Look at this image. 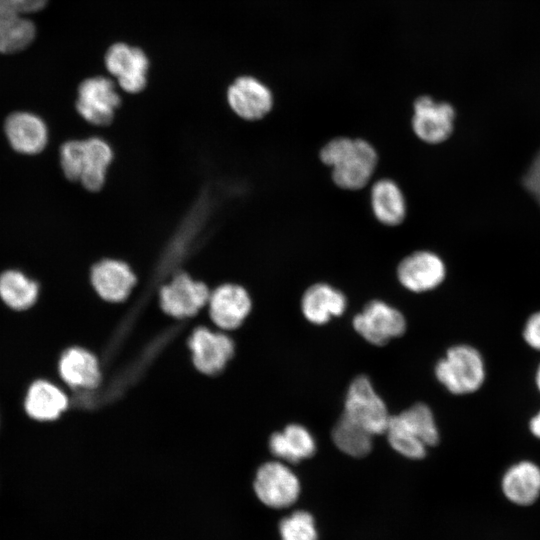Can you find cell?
I'll use <instances>...</instances> for the list:
<instances>
[{"instance_id": "1", "label": "cell", "mask_w": 540, "mask_h": 540, "mask_svg": "<svg viewBox=\"0 0 540 540\" xmlns=\"http://www.w3.org/2000/svg\"><path fill=\"white\" fill-rule=\"evenodd\" d=\"M320 161L331 169L333 183L340 189L357 191L366 187L378 165L375 147L363 138L337 136L319 151Z\"/></svg>"}, {"instance_id": "2", "label": "cell", "mask_w": 540, "mask_h": 540, "mask_svg": "<svg viewBox=\"0 0 540 540\" xmlns=\"http://www.w3.org/2000/svg\"><path fill=\"white\" fill-rule=\"evenodd\" d=\"M437 380L452 394L477 391L485 380L484 360L474 347L456 345L448 349L435 367Z\"/></svg>"}, {"instance_id": "3", "label": "cell", "mask_w": 540, "mask_h": 540, "mask_svg": "<svg viewBox=\"0 0 540 540\" xmlns=\"http://www.w3.org/2000/svg\"><path fill=\"white\" fill-rule=\"evenodd\" d=\"M210 294L211 288L205 282L195 279L185 270L173 274L157 292L160 309L175 320H184L202 312Z\"/></svg>"}, {"instance_id": "4", "label": "cell", "mask_w": 540, "mask_h": 540, "mask_svg": "<svg viewBox=\"0 0 540 540\" xmlns=\"http://www.w3.org/2000/svg\"><path fill=\"white\" fill-rule=\"evenodd\" d=\"M121 103V97L110 79L93 77L79 85L75 107L80 117L98 134L99 130L113 124Z\"/></svg>"}, {"instance_id": "5", "label": "cell", "mask_w": 540, "mask_h": 540, "mask_svg": "<svg viewBox=\"0 0 540 540\" xmlns=\"http://www.w3.org/2000/svg\"><path fill=\"white\" fill-rule=\"evenodd\" d=\"M343 414L372 435L385 433L391 417L384 401L363 375L351 382Z\"/></svg>"}, {"instance_id": "6", "label": "cell", "mask_w": 540, "mask_h": 540, "mask_svg": "<svg viewBox=\"0 0 540 540\" xmlns=\"http://www.w3.org/2000/svg\"><path fill=\"white\" fill-rule=\"evenodd\" d=\"M253 490L265 506L282 509L292 505L299 497L300 483L294 472L285 464L270 461L256 471Z\"/></svg>"}, {"instance_id": "7", "label": "cell", "mask_w": 540, "mask_h": 540, "mask_svg": "<svg viewBox=\"0 0 540 540\" xmlns=\"http://www.w3.org/2000/svg\"><path fill=\"white\" fill-rule=\"evenodd\" d=\"M89 280L95 293L105 302H126L138 284V276L125 260L104 257L90 268Z\"/></svg>"}, {"instance_id": "8", "label": "cell", "mask_w": 540, "mask_h": 540, "mask_svg": "<svg viewBox=\"0 0 540 540\" xmlns=\"http://www.w3.org/2000/svg\"><path fill=\"white\" fill-rule=\"evenodd\" d=\"M70 398L65 390L50 378L37 377L30 381L22 398V409L31 421L52 424L66 414Z\"/></svg>"}, {"instance_id": "9", "label": "cell", "mask_w": 540, "mask_h": 540, "mask_svg": "<svg viewBox=\"0 0 540 540\" xmlns=\"http://www.w3.org/2000/svg\"><path fill=\"white\" fill-rule=\"evenodd\" d=\"M192 363L201 374L212 376L221 372L235 354L234 341L226 334L196 327L188 338Z\"/></svg>"}, {"instance_id": "10", "label": "cell", "mask_w": 540, "mask_h": 540, "mask_svg": "<svg viewBox=\"0 0 540 540\" xmlns=\"http://www.w3.org/2000/svg\"><path fill=\"white\" fill-rule=\"evenodd\" d=\"M252 310L247 289L236 282H225L211 290L207 304L210 321L222 330L239 328Z\"/></svg>"}, {"instance_id": "11", "label": "cell", "mask_w": 540, "mask_h": 540, "mask_svg": "<svg viewBox=\"0 0 540 540\" xmlns=\"http://www.w3.org/2000/svg\"><path fill=\"white\" fill-rule=\"evenodd\" d=\"M353 327L366 341L381 346L401 336L406 321L396 308L381 300H372L353 318Z\"/></svg>"}, {"instance_id": "12", "label": "cell", "mask_w": 540, "mask_h": 540, "mask_svg": "<svg viewBox=\"0 0 540 540\" xmlns=\"http://www.w3.org/2000/svg\"><path fill=\"white\" fill-rule=\"evenodd\" d=\"M55 371L59 380L72 390H92L101 383L99 360L82 346L63 348L56 359Z\"/></svg>"}, {"instance_id": "13", "label": "cell", "mask_w": 540, "mask_h": 540, "mask_svg": "<svg viewBox=\"0 0 540 540\" xmlns=\"http://www.w3.org/2000/svg\"><path fill=\"white\" fill-rule=\"evenodd\" d=\"M454 118L455 111L449 103L421 96L413 104L412 131L422 142L439 144L452 134Z\"/></svg>"}, {"instance_id": "14", "label": "cell", "mask_w": 540, "mask_h": 540, "mask_svg": "<svg viewBox=\"0 0 540 540\" xmlns=\"http://www.w3.org/2000/svg\"><path fill=\"white\" fill-rule=\"evenodd\" d=\"M396 275L399 283L414 293H423L438 287L446 275L443 260L428 250L409 253L398 263Z\"/></svg>"}, {"instance_id": "15", "label": "cell", "mask_w": 540, "mask_h": 540, "mask_svg": "<svg viewBox=\"0 0 540 540\" xmlns=\"http://www.w3.org/2000/svg\"><path fill=\"white\" fill-rule=\"evenodd\" d=\"M227 102L240 119L253 122L266 117L273 107L270 89L259 80L243 76L236 79L227 90Z\"/></svg>"}, {"instance_id": "16", "label": "cell", "mask_w": 540, "mask_h": 540, "mask_svg": "<svg viewBox=\"0 0 540 540\" xmlns=\"http://www.w3.org/2000/svg\"><path fill=\"white\" fill-rule=\"evenodd\" d=\"M105 62L108 71L117 78L125 92L136 94L146 87L148 61L140 49L115 44L109 48Z\"/></svg>"}, {"instance_id": "17", "label": "cell", "mask_w": 540, "mask_h": 540, "mask_svg": "<svg viewBox=\"0 0 540 540\" xmlns=\"http://www.w3.org/2000/svg\"><path fill=\"white\" fill-rule=\"evenodd\" d=\"M83 145V171L79 184L89 192H98L106 184L115 150L109 140L97 134L83 138Z\"/></svg>"}, {"instance_id": "18", "label": "cell", "mask_w": 540, "mask_h": 540, "mask_svg": "<svg viewBox=\"0 0 540 540\" xmlns=\"http://www.w3.org/2000/svg\"><path fill=\"white\" fill-rule=\"evenodd\" d=\"M501 490L511 504L532 506L540 497V467L526 460L513 464L502 476Z\"/></svg>"}, {"instance_id": "19", "label": "cell", "mask_w": 540, "mask_h": 540, "mask_svg": "<svg viewBox=\"0 0 540 540\" xmlns=\"http://www.w3.org/2000/svg\"><path fill=\"white\" fill-rule=\"evenodd\" d=\"M370 206L375 219L388 227L402 224L407 216V201L399 184L390 178L373 182Z\"/></svg>"}, {"instance_id": "20", "label": "cell", "mask_w": 540, "mask_h": 540, "mask_svg": "<svg viewBox=\"0 0 540 540\" xmlns=\"http://www.w3.org/2000/svg\"><path fill=\"white\" fill-rule=\"evenodd\" d=\"M347 307L345 294L327 283L309 286L301 299V310L311 323L322 325L332 317L342 315Z\"/></svg>"}, {"instance_id": "21", "label": "cell", "mask_w": 540, "mask_h": 540, "mask_svg": "<svg viewBox=\"0 0 540 540\" xmlns=\"http://www.w3.org/2000/svg\"><path fill=\"white\" fill-rule=\"evenodd\" d=\"M5 133L10 145L20 153H39L48 142L46 124L41 118L28 112L11 114L5 122Z\"/></svg>"}, {"instance_id": "22", "label": "cell", "mask_w": 540, "mask_h": 540, "mask_svg": "<svg viewBox=\"0 0 540 540\" xmlns=\"http://www.w3.org/2000/svg\"><path fill=\"white\" fill-rule=\"evenodd\" d=\"M270 452L277 458L297 463L314 455L316 443L312 434L300 424H289L269 439Z\"/></svg>"}, {"instance_id": "23", "label": "cell", "mask_w": 540, "mask_h": 540, "mask_svg": "<svg viewBox=\"0 0 540 540\" xmlns=\"http://www.w3.org/2000/svg\"><path fill=\"white\" fill-rule=\"evenodd\" d=\"M39 293L38 283L18 270L0 274V299L12 311H28L37 303Z\"/></svg>"}, {"instance_id": "24", "label": "cell", "mask_w": 540, "mask_h": 540, "mask_svg": "<svg viewBox=\"0 0 540 540\" xmlns=\"http://www.w3.org/2000/svg\"><path fill=\"white\" fill-rule=\"evenodd\" d=\"M372 435L344 414L332 429L334 444L343 453L352 457L366 456L372 449Z\"/></svg>"}, {"instance_id": "25", "label": "cell", "mask_w": 540, "mask_h": 540, "mask_svg": "<svg viewBox=\"0 0 540 540\" xmlns=\"http://www.w3.org/2000/svg\"><path fill=\"white\" fill-rule=\"evenodd\" d=\"M405 426L416 435L427 447L439 441V432L431 409L417 403L398 414Z\"/></svg>"}, {"instance_id": "26", "label": "cell", "mask_w": 540, "mask_h": 540, "mask_svg": "<svg viewBox=\"0 0 540 540\" xmlns=\"http://www.w3.org/2000/svg\"><path fill=\"white\" fill-rule=\"evenodd\" d=\"M35 37L32 21L22 17L9 19L0 17V52L12 53L27 47Z\"/></svg>"}, {"instance_id": "27", "label": "cell", "mask_w": 540, "mask_h": 540, "mask_svg": "<svg viewBox=\"0 0 540 540\" xmlns=\"http://www.w3.org/2000/svg\"><path fill=\"white\" fill-rule=\"evenodd\" d=\"M385 433L391 447L402 456L421 459L426 455L427 446L405 426L398 415L390 417Z\"/></svg>"}, {"instance_id": "28", "label": "cell", "mask_w": 540, "mask_h": 540, "mask_svg": "<svg viewBox=\"0 0 540 540\" xmlns=\"http://www.w3.org/2000/svg\"><path fill=\"white\" fill-rule=\"evenodd\" d=\"M281 540H317V530L312 515L296 511L283 518L279 524Z\"/></svg>"}, {"instance_id": "29", "label": "cell", "mask_w": 540, "mask_h": 540, "mask_svg": "<svg viewBox=\"0 0 540 540\" xmlns=\"http://www.w3.org/2000/svg\"><path fill=\"white\" fill-rule=\"evenodd\" d=\"M83 154V138L69 139L60 146V167L67 180L79 183L83 171Z\"/></svg>"}, {"instance_id": "30", "label": "cell", "mask_w": 540, "mask_h": 540, "mask_svg": "<svg viewBox=\"0 0 540 540\" xmlns=\"http://www.w3.org/2000/svg\"><path fill=\"white\" fill-rule=\"evenodd\" d=\"M48 0H0V16L20 18L42 9Z\"/></svg>"}, {"instance_id": "31", "label": "cell", "mask_w": 540, "mask_h": 540, "mask_svg": "<svg viewBox=\"0 0 540 540\" xmlns=\"http://www.w3.org/2000/svg\"><path fill=\"white\" fill-rule=\"evenodd\" d=\"M523 338L531 348L540 351V311L532 314L526 321Z\"/></svg>"}, {"instance_id": "32", "label": "cell", "mask_w": 540, "mask_h": 540, "mask_svg": "<svg viewBox=\"0 0 540 540\" xmlns=\"http://www.w3.org/2000/svg\"><path fill=\"white\" fill-rule=\"evenodd\" d=\"M524 185L540 204V152L525 175Z\"/></svg>"}, {"instance_id": "33", "label": "cell", "mask_w": 540, "mask_h": 540, "mask_svg": "<svg viewBox=\"0 0 540 540\" xmlns=\"http://www.w3.org/2000/svg\"><path fill=\"white\" fill-rule=\"evenodd\" d=\"M529 429L535 437L540 439V411L531 418Z\"/></svg>"}, {"instance_id": "34", "label": "cell", "mask_w": 540, "mask_h": 540, "mask_svg": "<svg viewBox=\"0 0 540 540\" xmlns=\"http://www.w3.org/2000/svg\"><path fill=\"white\" fill-rule=\"evenodd\" d=\"M535 382H536V386L540 392V364L536 370V374H535Z\"/></svg>"}, {"instance_id": "35", "label": "cell", "mask_w": 540, "mask_h": 540, "mask_svg": "<svg viewBox=\"0 0 540 540\" xmlns=\"http://www.w3.org/2000/svg\"><path fill=\"white\" fill-rule=\"evenodd\" d=\"M0 425H1V420H0Z\"/></svg>"}]
</instances>
